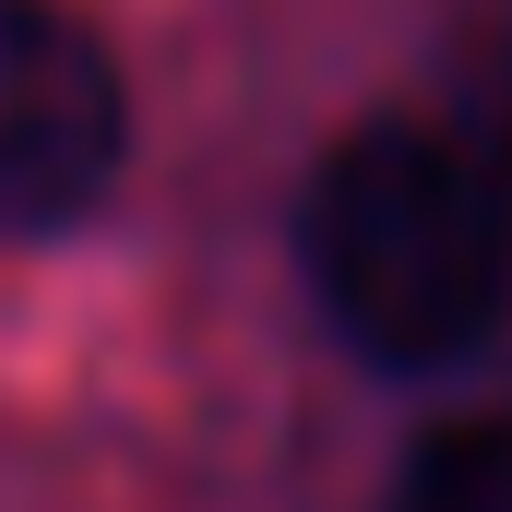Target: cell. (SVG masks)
Returning a JSON list of instances; mask_svg holds the SVG:
<instances>
[{
  "label": "cell",
  "mask_w": 512,
  "mask_h": 512,
  "mask_svg": "<svg viewBox=\"0 0 512 512\" xmlns=\"http://www.w3.org/2000/svg\"><path fill=\"white\" fill-rule=\"evenodd\" d=\"M429 120L453 131V155L477 167V191L501 203V227H512V36H465L441 60V108Z\"/></svg>",
  "instance_id": "cell-4"
},
{
  "label": "cell",
  "mask_w": 512,
  "mask_h": 512,
  "mask_svg": "<svg viewBox=\"0 0 512 512\" xmlns=\"http://www.w3.org/2000/svg\"><path fill=\"white\" fill-rule=\"evenodd\" d=\"M298 286L370 370H465L512 310V227L441 120H358L298 191Z\"/></svg>",
  "instance_id": "cell-1"
},
{
  "label": "cell",
  "mask_w": 512,
  "mask_h": 512,
  "mask_svg": "<svg viewBox=\"0 0 512 512\" xmlns=\"http://www.w3.org/2000/svg\"><path fill=\"white\" fill-rule=\"evenodd\" d=\"M131 155V96L72 0H0V239H72Z\"/></svg>",
  "instance_id": "cell-2"
},
{
  "label": "cell",
  "mask_w": 512,
  "mask_h": 512,
  "mask_svg": "<svg viewBox=\"0 0 512 512\" xmlns=\"http://www.w3.org/2000/svg\"><path fill=\"white\" fill-rule=\"evenodd\" d=\"M382 512H512V405L489 417H441L405 465Z\"/></svg>",
  "instance_id": "cell-3"
}]
</instances>
